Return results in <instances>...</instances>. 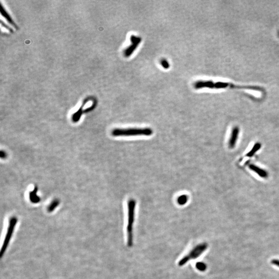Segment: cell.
<instances>
[{
    "label": "cell",
    "mask_w": 279,
    "mask_h": 279,
    "mask_svg": "<svg viewBox=\"0 0 279 279\" xmlns=\"http://www.w3.org/2000/svg\"><path fill=\"white\" fill-rule=\"evenodd\" d=\"M194 88L195 90H199L204 88L210 89H236V90H253L256 92L265 93L264 88L259 86L240 85L231 82L217 81L214 82L212 80H199L194 84Z\"/></svg>",
    "instance_id": "obj_1"
},
{
    "label": "cell",
    "mask_w": 279,
    "mask_h": 279,
    "mask_svg": "<svg viewBox=\"0 0 279 279\" xmlns=\"http://www.w3.org/2000/svg\"><path fill=\"white\" fill-rule=\"evenodd\" d=\"M136 205V202L134 199H130L128 202V219L126 234L127 245L129 248L132 247L134 245V225L135 219Z\"/></svg>",
    "instance_id": "obj_2"
},
{
    "label": "cell",
    "mask_w": 279,
    "mask_h": 279,
    "mask_svg": "<svg viewBox=\"0 0 279 279\" xmlns=\"http://www.w3.org/2000/svg\"><path fill=\"white\" fill-rule=\"evenodd\" d=\"M153 133V130L150 128H116L112 130V135L114 137H130V136H150Z\"/></svg>",
    "instance_id": "obj_3"
},
{
    "label": "cell",
    "mask_w": 279,
    "mask_h": 279,
    "mask_svg": "<svg viewBox=\"0 0 279 279\" xmlns=\"http://www.w3.org/2000/svg\"><path fill=\"white\" fill-rule=\"evenodd\" d=\"M207 248L208 244L206 242L199 243L194 246L186 254L180 259L178 262V266L182 267L187 264L189 261L193 259H196L207 250Z\"/></svg>",
    "instance_id": "obj_4"
},
{
    "label": "cell",
    "mask_w": 279,
    "mask_h": 279,
    "mask_svg": "<svg viewBox=\"0 0 279 279\" xmlns=\"http://www.w3.org/2000/svg\"><path fill=\"white\" fill-rule=\"evenodd\" d=\"M18 222V219L16 217H12L10 218L8 222V226L6 229V234L4 238V241L2 244L1 251H0V257L2 258L6 252V250L8 248L10 242L12 235L14 234L15 227Z\"/></svg>",
    "instance_id": "obj_5"
},
{
    "label": "cell",
    "mask_w": 279,
    "mask_h": 279,
    "mask_svg": "<svg viewBox=\"0 0 279 279\" xmlns=\"http://www.w3.org/2000/svg\"><path fill=\"white\" fill-rule=\"evenodd\" d=\"M130 40L131 42V45L129 47H128L127 48H126L124 50V55L125 58H129L133 54L134 51L138 48L139 45L141 44L142 38L139 36L131 35L130 36Z\"/></svg>",
    "instance_id": "obj_6"
},
{
    "label": "cell",
    "mask_w": 279,
    "mask_h": 279,
    "mask_svg": "<svg viewBox=\"0 0 279 279\" xmlns=\"http://www.w3.org/2000/svg\"><path fill=\"white\" fill-rule=\"evenodd\" d=\"M239 132V128L238 127H234L232 131L231 136V138L229 139V148H233L236 145L238 137Z\"/></svg>",
    "instance_id": "obj_7"
},
{
    "label": "cell",
    "mask_w": 279,
    "mask_h": 279,
    "mask_svg": "<svg viewBox=\"0 0 279 279\" xmlns=\"http://www.w3.org/2000/svg\"><path fill=\"white\" fill-rule=\"evenodd\" d=\"M249 167L252 171L254 172L255 173L257 174L258 175H259L261 177L266 178L268 176V174L267 171H266L265 170H264L260 167H258L257 166H255L254 164H249Z\"/></svg>",
    "instance_id": "obj_8"
},
{
    "label": "cell",
    "mask_w": 279,
    "mask_h": 279,
    "mask_svg": "<svg viewBox=\"0 0 279 279\" xmlns=\"http://www.w3.org/2000/svg\"><path fill=\"white\" fill-rule=\"evenodd\" d=\"M38 191V188L35 187L34 188V190L31 192L29 194V197H30V201L33 203L36 204L39 203L40 201V197L37 195V192Z\"/></svg>",
    "instance_id": "obj_9"
},
{
    "label": "cell",
    "mask_w": 279,
    "mask_h": 279,
    "mask_svg": "<svg viewBox=\"0 0 279 279\" xmlns=\"http://www.w3.org/2000/svg\"><path fill=\"white\" fill-rule=\"evenodd\" d=\"M1 12L2 15H3V16H4V18L6 19L8 22L10 23L11 25H12V26H13L14 27H15L16 28H17V26L16 24H15V23L13 22L12 19L10 18V16H9V15L7 13L5 9H4V8L2 7V5L1 4Z\"/></svg>",
    "instance_id": "obj_10"
},
{
    "label": "cell",
    "mask_w": 279,
    "mask_h": 279,
    "mask_svg": "<svg viewBox=\"0 0 279 279\" xmlns=\"http://www.w3.org/2000/svg\"><path fill=\"white\" fill-rule=\"evenodd\" d=\"M59 204H60V201L58 199H55L53 200L47 208L48 212L51 213L52 211H53V210L56 209V208L59 205Z\"/></svg>",
    "instance_id": "obj_11"
},
{
    "label": "cell",
    "mask_w": 279,
    "mask_h": 279,
    "mask_svg": "<svg viewBox=\"0 0 279 279\" xmlns=\"http://www.w3.org/2000/svg\"><path fill=\"white\" fill-rule=\"evenodd\" d=\"M261 148V144L259 143L255 144V145L253 146V148H252V149L247 154V156L249 157L253 156L255 154V153L257 152Z\"/></svg>",
    "instance_id": "obj_12"
},
{
    "label": "cell",
    "mask_w": 279,
    "mask_h": 279,
    "mask_svg": "<svg viewBox=\"0 0 279 279\" xmlns=\"http://www.w3.org/2000/svg\"><path fill=\"white\" fill-rule=\"evenodd\" d=\"M188 201V196L186 194L180 195L177 199V203L180 205H183L187 203Z\"/></svg>",
    "instance_id": "obj_13"
},
{
    "label": "cell",
    "mask_w": 279,
    "mask_h": 279,
    "mask_svg": "<svg viewBox=\"0 0 279 279\" xmlns=\"http://www.w3.org/2000/svg\"><path fill=\"white\" fill-rule=\"evenodd\" d=\"M196 268L199 271H204L207 269V265L203 262H198L196 264Z\"/></svg>",
    "instance_id": "obj_14"
},
{
    "label": "cell",
    "mask_w": 279,
    "mask_h": 279,
    "mask_svg": "<svg viewBox=\"0 0 279 279\" xmlns=\"http://www.w3.org/2000/svg\"><path fill=\"white\" fill-rule=\"evenodd\" d=\"M160 64H161L162 67L163 68H164V69H168L169 68V67H170V65H169V63L167 60L165 59V58H162V59L160 61Z\"/></svg>",
    "instance_id": "obj_15"
},
{
    "label": "cell",
    "mask_w": 279,
    "mask_h": 279,
    "mask_svg": "<svg viewBox=\"0 0 279 279\" xmlns=\"http://www.w3.org/2000/svg\"><path fill=\"white\" fill-rule=\"evenodd\" d=\"M7 155L6 152L4 151V150H1V158L2 159H5L7 157Z\"/></svg>",
    "instance_id": "obj_16"
},
{
    "label": "cell",
    "mask_w": 279,
    "mask_h": 279,
    "mask_svg": "<svg viewBox=\"0 0 279 279\" xmlns=\"http://www.w3.org/2000/svg\"><path fill=\"white\" fill-rule=\"evenodd\" d=\"M271 263L279 267V259H273L271 261Z\"/></svg>",
    "instance_id": "obj_17"
}]
</instances>
